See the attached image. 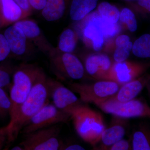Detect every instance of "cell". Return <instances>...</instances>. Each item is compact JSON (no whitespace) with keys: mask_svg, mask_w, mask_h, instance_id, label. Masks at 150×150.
Wrapping results in <instances>:
<instances>
[{"mask_svg":"<svg viewBox=\"0 0 150 150\" xmlns=\"http://www.w3.org/2000/svg\"><path fill=\"white\" fill-rule=\"evenodd\" d=\"M48 77L43 71L35 81L27 97L20 107L13 122L8 124L9 142L16 139L25 124L46 103L49 102Z\"/></svg>","mask_w":150,"mask_h":150,"instance_id":"cell-1","label":"cell"},{"mask_svg":"<svg viewBox=\"0 0 150 150\" xmlns=\"http://www.w3.org/2000/svg\"><path fill=\"white\" fill-rule=\"evenodd\" d=\"M43 71L37 65L25 63L15 68L9 87L12 106L9 115L10 121L8 123H12L15 118L20 107Z\"/></svg>","mask_w":150,"mask_h":150,"instance_id":"cell-2","label":"cell"},{"mask_svg":"<svg viewBox=\"0 0 150 150\" xmlns=\"http://www.w3.org/2000/svg\"><path fill=\"white\" fill-rule=\"evenodd\" d=\"M71 119L77 134L84 142L93 146L99 142L105 128L100 112L83 104L72 113Z\"/></svg>","mask_w":150,"mask_h":150,"instance_id":"cell-3","label":"cell"},{"mask_svg":"<svg viewBox=\"0 0 150 150\" xmlns=\"http://www.w3.org/2000/svg\"><path fill=\"white\" fill-rule=\"evenodd\" d=\"M68 85L70 89L79 95L83 102L95 104L113 96L121 87L115 82L109 80H100L92 83H72Z\"/></svg>","mask_w":150,"mask_h":150,"instance_id":"cell-4","label":"cell"},{"mask_svg":"<svg viewBox=\"0 0 150 150\" xmlns=\"http://www.w3.org/2000/svg\"><path fill=\"white\" fill-rule=\"evenodd\" d=\"M48 56L51 67L58 76L73 80L83 77L84 67L80 60L73 53H62L55 48Z\"/></svg>","mask_w":150,"mask_h":150,"instance_id":"cell-5","label":"cell"},{"mask_svg":"<svg viewBox=\"0 0 150 150\" xmlns=\"http://www.w3.org/2000/svg\"><path fill=\"white\" fill-rule=\"evenodd\" d=\"M61 128L57 124L26 135L20 145L24 150H61L63 142L59 138Z\"/></svg>","mask_w":150,"mask_h":150,"instance_id":"cell-6","label":"cell"},{"mask_svg":"<svg viewBox=\"0 0 150 150\" xmlns=\"http://www.w3.org/2000/svg\"><path fill=\"white\" fill-rule=\"evenodd\" d=\"M95 104L104 112L123 119L150 116L149 106L141 100L121 102L107 99Z\"/></svg>","mask_w":150,"mask_h":150,"instance_id":"cell-7","label":"cell"},{"mask_svg":"<svg viewBox=\"0 0 150 150\" xmlns=\"http://www.w3.org/2000/svg\"><path fill=\"white\" fill-rule=\"evenodd\" d=\"M71 118L69 114L59 110L53 103L45 104L30 118L21 130L25 135L39 129L66 123Z\"/></svg>","mask_w":150,"mask_h":150,"instance_id":"cell-8","label":"cell"},{"mask_svg":"<svg viewBox=\"0 0 150 150\" xmlns=\"http://www.w3.org/2000/svg\"><path fill=\"white\" fill-rule=\"evenodd\" d=\"M47 84L49 99L59 110L71 116L75 110L83 105L75 93L60 82L48 77Z\"/></svg>","mask_w":150,"mask_h":150,"instance_id":"cell-9","label":"cell"},{"mask_svg":"<svg viewBox=\"0 0 150 150\" xmlns=\"http://www.w3.org/2000/svg\"><path fill=\"white\" fill-rule=\"evenodd\" d=\"M4 35L10 48V56L21 59L30 56L34 52L35 46L28 39L23 30L14 24L6 29Z\"/></svg>","mask_w":150,"mask_h":150,"instance_id":"cell-10","label":"cell"},{"mask_svg":"<svg viewBox=\"0 0 150 150\" xmlns=\"http://www.w3.org/2000/svg\"><path fill=\"white\" fill-rule=\"evenodd\" d=\"M13 24L20 28L28 39L43 54L48 56L55 49L34 21L25 18L17 21Z\"/></svg>","mask_w":150,"mask_h":150,"instance_id":"cell-11","label":"cell"},{"mask_svg":"<svg viewBox=\"0 0 150 150\" xmlns=\"http://www.w3.org/2000/svg\"><path fill=\"white\" fill-rule=\"evenodd\" d=\"M144 70L142 65L132 64L125 61L116 62L101 80L115 82L120 86L137 79Z\"/></svg>","mask_w":150,"mask_h":150,"instance_id":"cell-12","label":"cell"},{"mask_svg":"<svg viewBox=\"0 0 150 150\" xmlns=\"http://www.w3.org/2000/svg\"><path fill=\"white\" fill-rule=\"evenodd\" d=\"M85 69L88 74L95 79L102 80L112 66L111 60L106 54L90 55L86 59Z\"/></svg>","mask_w":150,"mask_h":150,"instance_id":"cell-13","label":"cell"},{"mask_svg":"<svg viewBox=\"0 0 150 150\" xmlns=\"http://www.w3.org/2000/svg\"><path fill=\"white\" fill-rule=\"evenodd\" d=\"M115 117L111 125L108 128H105L101 134L99 142H101L99 150H105L115 142L123 139L126 134L125 119Z\"/></svg>","mask_w":150,"mask_h":150,"instance_id":"cell-14","label":"cell"},{"mask_svg":"<svg viewBox=\"0 0 150 150\" xmlns=\"http://www.w3.org/2000/svg\"><path fill=\"white\" fill-rule=\"evenodd\" d=\"M148 82L146 78H141L127 83L121 86L118 92L108 99L121 102L134 99L147 85Z\"/></svg>","mask_w":150,"mask_h":150,"instance_id":"cell-15","label":"cell"},{"mask_svg":"<svg viewBox=\"0 0 150 150\" xmlns=\"http://www.w3.org/2000/svg\"><path fill=\"white\" fill-rule=\"evenodd\" d=\"M1 6V21L3 26L13 24L24 19L20 8L14 0H0Z\"/></svg>","mask_w":150,"mask_h":150,"instance_id":"cell-16","label":"cell"},{"mask_svg":"<svg viewBox=\"0 0 150 150\" xmlns=\"http://www.w3.org/2000/svg\"><path fill=\"white\" fill-rule=\"evenodd\" d=\"M83 34L85 38L92 41L95 51H99L102 50L104 42V34L95 17L86 25Z\"/></svg>","mask_w":150,"mask_h":150,"instance_id":"cell-17","label":"cell"},{"mask_svg":"<svg viewBox=\"0 0 150 150\" xmlns=\"http://www.w3.org/2000/svg\"><path fill=\"white\" fill-rule=\"evenodd\" d=\"M69 0H47L41 11L42 16L48 21H54L62 18L64 14Z\"/></svg>","mask_w":150,"mask_h":150,"instance_id":"cell-18","label":"cell"},{"mask_svg":"<svg viewBox=\"0 0 150 150\" xmlns=\"http://www.w3.org/2000/svg\"><path fill=\"white\" fill-rule=\"evenodd\" d=\"M98 0H72L70 9L71 19L79 21L96 8Z\"/></svg>","mask_w":150,"mask_h":150,"instance_id":"cell-19","label":"cell"},{"mask_svg":"<svg viewBox=\"0 0 150 150\" xmlns=\"http://www.w3.org/2000/svg\"><path fill=\"white\" fill-rule=\"evenodd\" d=\"M115 49L113 54V59L116 62L126 61L130 56L133 43L130 41L129 36L119 35L115 39Z\"/></svg>","mask_w":150,"mask_h":150,"instance_id":"cell-20","label":"cell"},{"mask_svg":"<svg viewBox=\"0 0 150 150\" xmlns=\"http://www.w3.org/2000/svg\"><path fill=\"white\" fill-rule=\"evenodd\" d=\"M77 37L72 29L65 30L59 37L57 51L62 53H73L76 49Z\"/></svg>","mask_w":150,"mask_h":150,"instance_id":"cell-21","label":"cell"},{"mask_svg":"<svg viewBox=\"0 0 150 150\" xmlns=\"http://www.w3.org/2000/svg\"><path fill=\"white\" fill-rule=\"evenodd\" d=\"M132 139V150H150L149 132L145 126L134 132Z\"/></svg>","mask_w":150,"mask_h":150,"instance_id":"cell-22","label":"cell"},{"mask_svg":"<svg viewBox=\"0 0 150 150\" xmlns=\"http://www.w3.org/2000/svg\"><path fill=\"white\" fill-rule=\"evenodd\" d=\"M132 51L133 54L139 58H150V34H144L135 40L133 44Z\"/></svg>","mask_w":150,"mask_h":150,"instance_id":"cell-23","label":"cell"},{"mask_svg":"<svg viewBox=\"0 0 150 150\" xmlns=\"http://www.w3.org/2000/svg\"><path fill=\"white\" fill-rule=\"evenodd\" d=\"M98 10V14L103 18L113 23H118L120 12L115 6L107 2H103L100 4Z\"/></svg>","mask_w":150,"mask_h":150,"instance_id":"cell-24","label":"cell"},{"mask_svg":"<svg viewBox=\"0 0 150 150\" xmlns=\"http://www.w3.org/2000/svg\"><path fill=\"white\" fill-rule=\"evenodd\" d=\"M96 20L102 28L104 38H111L114 37L119 33L120 28L118 23H113L108 21L98 16L95 17Z\"/></svg>","mask_w":150,"mask_h":150,"instance_id":"cell-25","label":"cell"},{"mask_svg":"<svg viewBox=\"0 0 150 150\" xmlns=\"http://www.w3.org/2000/svg\"><path fill=\"white\" fill-rule=\"evenodd\" d=\"M119 20L126 25L131 32H135L137 30L138 25L136 16L134 13L129 9L124 8L121 11Z\"/></svg>","mask_w":150,"mask_h":150,"instance_id":"cell-26","label":"cell"},{"mask_svg":"<svg viewBox=\"0 0 150 150\" xmlns=\"http://www.w3.org/2000/svg\"><path fill=\"white\" fill-rule=\"evenodd\" d=\"M14 69L11 65L0 66V88L10 87Z\"/></svg>","mask_w":150,"mask_h":150,"instance_id":"cell-27","label":"cell"},{"mask_svg":"<svg viewBox=\"0 0 150 150\" xmlns=\"http://www.w3.org/2000/svg\"><path fill=\"white\" fill-rule=\"evenodd\" d=\"M11 106L9 95L4 89L0 88V116L4 118L7 115H10Z\"/></svg>","mask_w":150,"mask_h":150,"instance_id":"cell-28","label":"cell"},{"mask_svg":"<svg viewBox=\"0 0 150 150\" xmlns=\"http://www.w3.org/2000/svg\"><path fill=\"white\" fill-rule=\"evenodd\" d=\"M10 54V48L5 36L0 33V62L4 61Z\"/></svg>","mask_w":150,"mask_h":150,"instance_id":"cell-29","label":"cell"},{"mask_svg":"<svg viewBox=\"0 0 150 150\" xmlns=\"http://www.w3.org/2000/svg\"><path fill=\"white\" fill-rule=\"evenodd\" d=\"M21 9L24 19L27 18L32 14L33 9L30 5L28 0H14Z\"/></svg>","mask_w":150,"mask_h":150,"instance_id":"cell-30","label":"cell"},{"mask_svg":"<svg viewBox=\"0 0 150 150\" xmlns=\"http://www.w3.org/2000/svg\"><path fill=\"white\" fill-rule=\"evenodd\" d=\"M132 149L130 143L127 140L122 139L119 140L113 144L108 147L105 150H128Z\"/></svg>","mask_w":150,"mask_h":150,"instance_id":"cell-31","label":"cell"},{"mask_svg":"<svg viewBox=\"0 0 150 150\" xmlns=\"http://www.w3.org/2000/svg\"><path fill=\"white\" fill-rule=\"evenodd\" d=\"M33 10L42 11L45 8L47 0H28Z\"/></svg>","mask_w":150,"mask_h":150,"instance_id":"cell-32","label":"cell"},{"mask_svg":"<svg viewBox=\"0 0 150 150\" xmlns=\"http://www.w3.org/2000/svg\"><path fill=\"white\" fill-rule=\"evenodd\" d=\"M6 141L9 142L8 128V125L0 128V150L1 149Z\"/></svg>","mask_w":150,"mask_h":150,"instance_id":"cell-33","label":"cell"},{"mask_svg":"<svg viewBox=\"0 0 150 150\" xmlns=\"http://www.w3.org/2000/svg\"><path fill=\"white\" fill-rule=\"evenodd\" d=\"M61 150H85V149L81 145L77 144H63Z\"/></svg>","mask_w":150,"mask_h":150,"instance_id":"cell-34","label":"cell"},{"mask_svg":"<svg viewBox=\"0 0 150 150\" xmlns=\"http://www.w3.org/2000/svg\"><path fill=\"white\" fill-rule=\"evenodd\" d=\"M138 4L147 10L150 11V0H138Z\"/></svg>","mask_w":150,"mask_h":150,"instance_id":"cell-35","label":"cell"},{"mask_svg":"<svg viewBox=\"0 0 150 150\" xmlns=\"http://www.w3.org/2000/svg\"><path fill=\"white\" fill-rule=\"evenodd\" d=\"M12 150H24L23 147L21 146L20 145H18V146H14L12 148Z\"/></svg>","mask_w":150,"mask_h":150,"instance_id":"cell-36","label":"cell"},{"mask_svg":"<svg viewBox=\"0 0 150 150\" xmlns=\"http://www.w3.org/2000/svg\"><path fill=\"white\" fill-rule=\"evenodd\" d=\"M0 18L1 20V1H0Z\"/></svg>","mask_w":150,"mask_h":150,"instance_id":"cell-37","label":"cell"},{"mask_svg":"<svg viewBox=\"0 0 150 150\" xmlns=\"http://www.w3.org/2000/svg\"><path fill=\"white\" fill-rule=\"evenodd\" d=\"M1 27H3L2 23L1 20L0 18V28Z\"/></svg>","mask_w":150,"mask_h":150,"instance_id":"cell-38","label":"cell"}]
</instances>
